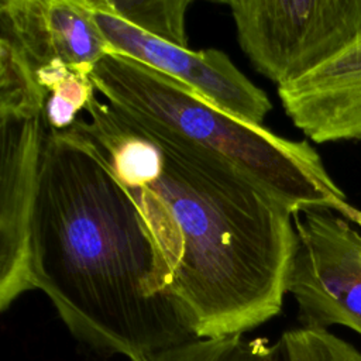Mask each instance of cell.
<instances>
[{
  "instance_id": "3",
  "label": "cell",
  "mask_w": 361,
  "mask_h": 361,
  "mask_svg": "<svg viewBox=\"0 0 361 361\" xmlns=\"http://www.w3.org/2000/svg\"><path fill=\"white\" fill-rule=\"evenodd\" d=\"M92 83L118 113L158 124L230 161L293 216L303 210L340 212L348 202L319 152L305 140L283 138L248 123L147 65L106 52Z\"/></svg>"
},
{
  "instance_id": "13",
  "label": "cell",
  "mask_w": 361,
  "mask_h": 361,
  "mask_svg": "<svg viewBox=\"0 0 361 361\" xmlns=\"http://www.w3.org/2000/svg\"><path fill=\"white\" fill-rule=\"evenodd\" d=\"M45 93L23 52L0 35V116H42Z\"/></svg>"
},
{
  "instance_id": "9",
  "label": "cell",
  "mask_w": 361,
  "mask_h": 361,
  "mask_svg": "<svg viewBox=\"0 0 361 361\" xmlns=\"http://www.w3.org/2000/svg\"><path fill=\"white\" fill-rule=\"evenodd\" d=\"M286 116L317 144L361 140V41L306 76L279 86Z\"/></svg>"
},
{
  "instance_id": "5",
  "label": "cell",
  "mask_w": 361,
  "mask_h": 361,
  "mask_svg": "<svg viewBox=\"0 0 361 361\" xmlns=\"http://www.w3.org/2000/svg\"><path fill=\"white\" fill-rule=\"evenodd\" d=\"M296 251L288 293L303 327L344 326L361 336V233L331 210L293 216Z\"/></svg>"
},
{
  "instance_id": "12",
  "label": "cell",
  "mask_w": 361,
  "mask_h": 361,
  "mask_svg": "<svg viewBox=\"0 0 361 361\" xmlns=\"http://www.w3.org/2000/svg\"><path fill=\"white\" fill-rule=\"evenodd\" d=\"M141 361H282L278 341L265 337L245 340L243 334L219 338H196Z\"/></svg>"
},
{
  "instance_id": "6",
  "label": "cell",
  "mask_w": 361,
  "mask_h": 361,
  "mask_svg": "<svg viewBox=\"0 0 361 361\" xmlns=\"http://www.w3.org/2000/svg\"><path fill=\"white\" fill-rule=\"evenodd\" d=\"M87 7L107 42V52L128 56L182 82L210 103L248 123L261 126L272 109L268 96L224 52L213 48L192 51L154 38L110 13Z\"/></svg>"
},
{
  "instance_id": "8",
  "label": "cell",
  "mask_w": 361,
  "mask_h": 361,
  "mask_svg": "<svg viewBox=\"0 0 361 361\" xmlns=\"http://www.w3.org/2000/svg\"><path fill=\"white\" fill-rule=\"evenodd\" d=\"M0 35L37 71L62 62L90 73L107 42L83 0H1Z\"/></svg>"
},
{
  "instance_id": "15",
  "label": "cell",
  "mask_w": 361,
  "mask_h": 361,
  "mask_svg": "<svg viewBox=\"0 0 361 361\" xmlns=\"http://www.w3.org/2000/svg\"><path fill=\"white\" fill-rule=\"evenodd\" d=\"M340 216H343L344 219H347L348 221H353V223H357L358 226H361V210H358L357 207L351 206L350 203H347L340 212H338Z\"/></svg>"
},
{
  "instance_id": "14",
  "label": "cell",
  "mask_w": 361,
  "mask_h": 361,
  "mask_svg": "<svg viewBox=\"0 0 361 361\" xmlns=\"http://www.w3.org/2000/svg\"><path fill=\"white\" fill-rule=\"evenodd\" d=\"M282 361H361V351L327 329L298 327L279 340Z\"/></svg>"
},
{
  "instance_id": "11",
  "label": "cell",
  "mask_w": 361,
  "mask_h": 361,
  "mask_svg": "<svg viewBox=\"0 0 361 361\" xmlns=\"http://www.w3.org/2000/svg\"><path fill=\"white\" fill-rule=\"evenodd\" d=\"M128 25L166 42L189 48L185 16L190 0H85Z\"/></svg>"
},
{
  "instance_id": "1",
  "label": "cell",
  "mask_w": 361,
  "mask_h": 361,
  "mask_svg": "<svg viewBox=\"0 0 361 361\" xmlns=\"http://www.w3.org/2000/svg\"><path fill=\"white\" fill-rule=\"evenodd\" d=\"M85 110L82 126L137 196L172 268L190 333L237 336L278 316L296 251L293 213L226 158L96 93Z\"/></svg>"
},
{
  "instance_id": "7",
  "label": "cell",
  "mask_w": 361,
  "mask_h": 361,
  "mask_svg": "<svg viewBox=\"0 0 361 361\" xmlns=\"http://www.w3.org/2000/svg\"><path fill=\"white\" fill-rule=\"evenodd\" d=\"M0 310L32 290L30 235L45 126L42 116H0Z\"/></svg>"
},
{
  "instance_id": "10",
  "label": "cell",
  "mask_w": 361,
  "mask_h": 361,
  "mask_svg": "<svg viewBox=\"0 0 361 361\" xmlns=\"http://www.w3.org/2000/svg\"><path fill=\"white\" fill-rule=\"evenodd\" d=\"M35 80L45 93L42 121L48 130H66L78 120V113L86 109L96 93L90 73L55 62L34 71Z\"/></svg>"
},
{
  "instance_id": "2",
  "label": "cell",
  "mask_w": 361,
  "mask_h": 361,
  "mask_svg": "<svg viewBox=\"0 0 361 361\" xmlns=\"http://www.w3.org/2000/svg\"><path fill=\"white\" fill-rule=\"evenodd\" d=\"M30 268L32 289L102 355L141 361L196 340L145 212L80 117L66 130L45 128Z\"/></svg>"
},
{
  "instance_id": "4",
  "label": "cell",
  "mask_w": 361,
  "mask_h": 361,
  "mask_svg": "<svg viewBox=\"0 0 361 361\" xmlns=\"http://www.w3.org/2000/svg\"><path fill=\"white\" fill-rule=\"evenodd\" d=\"M238 44L278 87L361 41V0H233Z\"/></svg>"
}]
</instances>
